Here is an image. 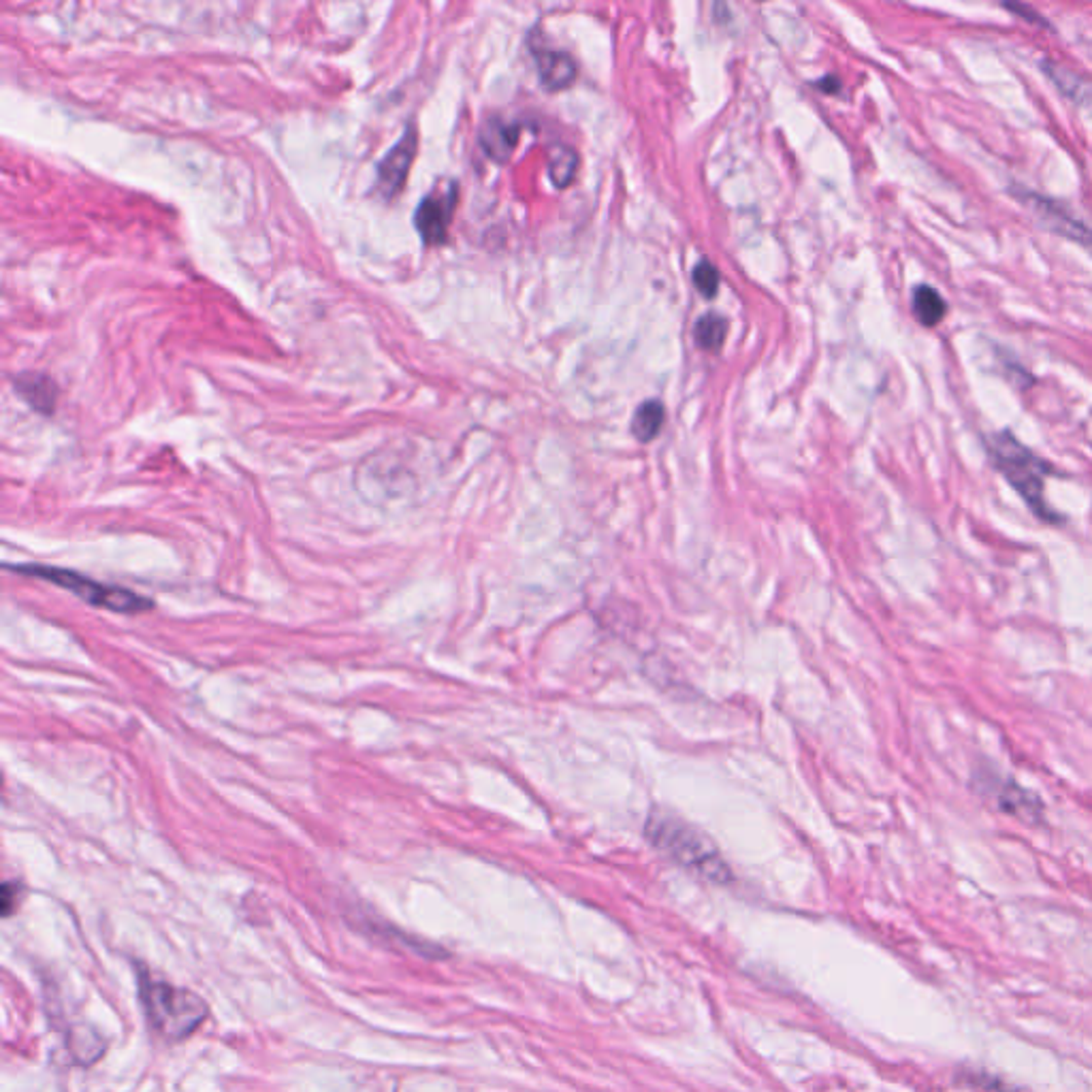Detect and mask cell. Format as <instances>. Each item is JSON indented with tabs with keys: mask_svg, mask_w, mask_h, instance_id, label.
Segmentation results:
<instances>
[{
	"mask_svg": "<svg viewBox=\"0 0 1092 1092\" xmlns=\"http://www.w3.org/2000/svg\"><path fill=\"white\" fill-rule=\"evenodd\" d=\"M645 835L653 843V847L666 853L670 860L683 866V869L700 875L713 884L732 882L730 866L715 847V843L685 819L663 813V810H653L647 821Z\"/></svg>",
	"mask_w": 1092,
	"mask_h": 1092,
	"instance_id": "6da1fadb",
	"label": "cell"
},
{
	"mask_svg": "<svg viewBox=\"0 0 1092 1092\" xmlns=\"http://www.w3.org/2000/svg\"><path fill=\"white\" fill-rule=\"evenodd\" d=\"M986 448L995 468L1022 495L1029 508L1045 523H1061L1063 516L1050 508L1043 495L1045 478L1052 474V468L1041 457L1035 455L1031 448L1018 442L1009 432L990 435Z\"/></svg>",
	"mask_w": 1092,
	"mask_h": 1092,
	"instance_id": "7a4b0ae2",
	"label": "cell"
},
{
	"mask_svg": "<svg viewBox=\"0 0 1092 1092\" xmlns=\"http://www.w3.org/2000/svg\"><path fill=\"white\" fill-rule=\"evenodd\" d=\"M141 1000L154 1027L171 1039L188 1037L207 1013L195 993L145 975H141Z\"/></svg>",
	"mask_w": 1092,
	"mask_h": 1092,
	"instance_id": "3957f363",
	"label": "cell"
},
{
	"mask_svg": "<svg viewBox=\"0 0 1092 1092\" xmlns=\"http://www.w3.org/2000/svg\"><path fill=\"white\" fill-rule=\"evenodd\" d=\"M9 568L18 572V574H24V577H37V579L60 584V587L69 589L71 593L77 595V598H82L90 606L105 608V611H111V613L137 615V613L152 611V608H154V602L150 598H145V595H139V593L129 591L124 587H114V584L93 581V579L84 577V574L73 572V570L50 568V566H39V564L9 566Z\"/></svg>",
	"mask_w": 1092,
	"mask_h": 1092,
	"instance_id": "277c9868",
	"label": "cell"
},
{
	"mask_svg": "<svg viewBox=\"0 0 1092 1092\" xmlns=\"http://www.w3.org/2000/svg\"><path fill=\"white\" fill-rule=\"evenodd\" d=\"M455 203H457L455 186L437 188L419 203V207H416L414 213V224L427 245H440L446 242L450 220H453Z\"/></svg>",
	"mask_w": 1092,
	"mask_h": 1092,
	"instance_id": "5b68a950",
	"label": "cell"
},
{
	"mask_svg": "<svg viewBox=\"0 0 1092 1092\" xmlns=\"http://www.w3.org/2000/svg\"><path fill=\"white\" fill-rule=\"evenodd\" d=\"M416 145H419V134H416L414 127H408L403 132V137L393 145L385 159L378 163L376 188L385 199H393L401 193L405 177H408V171L414 163Z\"/></svg>",
	"mask_w": 1092,
	"mask_h": 1092,
	"instance_id": "8992f818",
	"label": "cell"
},
{
	"mask_svg": "<svg viewBox=\"0 0 1092 1092\" xmlns=\"http://www.w3.org/2000/svg\"><path fill=\"white\" fill-rule=\"evenodd\" d=\"M1024 203H1027L1029 207H1033L1035 211L1039 213V218L1043 220V224H1048V227L1063 235V238H1069L1073 242H1079L1084 245H1092V229L1086 227L1082 220H1077L1075 216H1072L1061 203H1054L1045 197H1039L1035 193H1029V190H1022L1018 195Z\"/></svg>",
	"mask_w": 1092,
	"mask_h": 1092,
	"instance_id": "52a82bcc",
	"label": "cell"
},
{
	"mask_svg": "<svg viewBox=\"0 0 1092 1092\" xmlns=\"http://www.w3.org/2000/svg\"><path fill=\"white\" fill-rule=\"evenodd\" d=\"M1041 69L1067 98H1072L1077 107H1082L1092 114V82L1090 80H1086V77H1082L1072 69H1067V66H1063V64L1052 62V60H1043Z\"/></svg>",
	"mask_w": 1092,
	"mask_h": 1092,
	"instance_id": "ba28073f",
	"label": "cell"
},
{
	"mask_svg": "<svg viewBox=\"0 0 1092 1092\" xmlns=\"http://www.w3.org/2000/svg\"><path fill=\"white\" fill-rule=\"evenodd\" d=\"M536 62L540 82L546 90H564L577 77V66L566 52H540L536 54Z\"/></svg>",
	"mask_w": 1092,
	"mask_h": 1092,
	"instance_id": "9c48e42d",
	"label": "cell"
},
{
	"mask_svg": "<svg viewBox=\"0 0 1092 1092\" xmlns=\"http://www.w3.org/2000/svg\"><path fill=\"white\" fill-rule=\"evenodd\" d=\"M516 141H519V127L514 124H506L500 120H491L485 124V129L480 132V145L491 159L506 161L512 154Z\"/></svg>",
	"mask_w": 1092,
	"mask_h": 1092,
	"instance_id": "30bf717a",
	"label": "cell"
},
{
	"mask_svg": "<svg viewBox=\"0 0 1092 1092\" xmlns=\"http://www.w3.org/2000/svg\"><path fill=\"white\" fill-rule=\"evenodd\" d=\"M16 389L32 408L43 414H52L56 408V385L45 376H19L16 378Z\"/></svg>",
	"mask_w": 1092,
	"mask_h": 1092,
	"instance_id": "8fae6325",
	"label": "cell"
},
{
	"mask_svg": "<svg viewBox=\"0 0 1092 1092\" xmlns=\"http://www.w3.org/2000/svg\"><path fill=\"white\" fill-rule=\"evenodd\" d=\"M911 306H914V317L924 326H937L948 312V303L941 297V292L928 284H922L914 290Z\"/></svg>",
	"mask_w": 1092,
	"mask_h": 1092,
	"instance_id": "7c38bea8",
	"label": "cell"
},
{
	"mask_svg": "<svg viewBox=\"0 0 1092 1092\" xmlns=\"http://www.w3.org/2000/svg\"><path fill=\"white\" fill-rule=\"evenodd\" d=\"M663 419H666V412H663V405L658 399H647L645 403H640L632 419V433L636 440L645 444L656 440L661 432Z\"/></svg>",
	"mask_w": 1092,
	"mask_h": 1092,
	"instance_id": "4fadbf2b",
	"label": "cell"
},
{
	"mask_svg": "<svg viewBox=\"0 0 1092 1092\" xmlns=\"http://www.w3.org/2000/svg\"><path fill=\"white\" fill-rule=\"evenodd\" d=\"M728 322L724 317H719L715 312L704 314L702 319H697L694 326V340L702 348V351H719L726 342Z\"/></svg>",
	"mask_w": 1092,
	"mask_h": 1092,
	"instance_id": "5bb4252c",
	"label": "cell"
},
{
	"mask_svg": "<svg viewBox=\"0 0 1092 1092\" xmlns=\"http://www.w3.org/2000/svg\"><path fill=\"white\" fill-rule=\"evenodd\" d=\"M579 169V154L568 145H555L548 156V175L557 188H566Z\"/></svg>",
	"mask_w": 1092,
	"mask_h": 1092,
	"instance_id": "9a60e30c",
	"label": "cell"
},
{
	"mask_svg": "<svg viewBox=\"0 0 1092 1092\" xmlns=\"http://www.w3.org/2000/svg\"><path fill=\"white\" fill-rule=\"evenodd\" d=\"M998 805L1005 813H1013L1020 817H1029L1031 813L1039 815V809L1043 807L1037 798L1029 794L1027 790H1022V787H1018L1016 783L1005 785V790L998 794Z\"/></svg>",
	"mask_w": 1092,
	"mask_h": 1092,
	"instance_id": "2e32d148",
	"label": "cell"
},
{
	"mask_svg": "<svg viewBox=\"0 0 1092 1092\" xmlns=\"http://www.w3.org/2000/svg\"><path fill=\"white\" fill-rule=\"evenodd\" d=\"M694 284L704 297H715L719 288V274L713 263L700 261L694 267Z\"/></svg>",
	"mask_w": 1092,
	"mask_h": 1092,
	"instance_id": "e0dca14e",
	"label": "cell"
},
{
	"mask_svg": "<svg viewBox=\"0 0 1092 1092\" xmlns=\"http://www.w3.org/2000/svg\"><path fill=\"white\" fill-rule=\"evenodd\" d=\"M1005 9H1009V11H1013V14H1018V16H1022V18H1024V19H1027V21H1031V24H1037V26H1041V24H1045V21H1043V16H1039V14H1035V11H1031V9H1029V7H1022V5H1005Z\"/></svg>",
	"mask_w": 1092,
	"mask_h": 1092,
	"instance_id": "ac0fdd59",
	"label": "cell"
},
{
	"mask_svg": "<svg viewBox=\"0 0 1092 1092\" xmlns=\"http://www.w3.org/2000/svg\"><path fill=\"white\" fill-rule=\"evenodd\" d=\"M979 1084H982L984 1088H988L990 1092H1027V1090L1013 1088V1086H1009V1084H1005V1082H1000V1079H993V1077H988V1075H986Z\"/></svg>",
	"mask_w": 1092,
	"mask_h": 1092,
	"instance_id": "d6986e66",
	"label": "cell"
},
{
	"mask_svg": "<svg viewBox=\"0 0 1092 1092\" xmlns=\"http://www.w3.org/2000/svg\"><path fill=\"white\" fill-rule=\"evenodd\" d=\"M839 86H841V84H839V80H837L835 75L824 77V80H819V82H817V88H819V90H824V93H837Z\"/></svg>",
	"mask_w": 1092,
	"mask_h": 1092,
	"instance_id": "ffe728a7",
	"label": "cell"
}]
</instances>
